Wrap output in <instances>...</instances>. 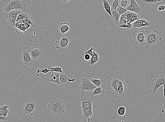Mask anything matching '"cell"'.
Returning <instances> with one entry per match:
<instances>
[{"instance_id": "obj_44", "label": "cell", "mask_w": 165, "mask_h": 122, "mask_svg": "<svg viewBox=\"0 0 165 122\" xmlns=\"http://www.w3.org/2000/svg\"><path fill=\"white\" fill-rule=\"evenodd\" d=\"M62 1L64 3H67L69 2L70 1H67V0H63Z\"/></svg>"}, {"instance_id": "obj_15", "label": "cell", "mask_w": 165, "mask_h": 122, "mask_svg": "<svg viewBox=\"0 0 165 122\" xmlns=\"http://www.w3.org/2000/svg\"><path fill=\"white\" fill-rule=\"evenodd\" d=\"M70 39L69 37L65 36H62L61 40L58 41H56L57 43L56 45V48L58 49L59 51H61L67 47L70 42Z\"/></svg>"}, {"instance_id": "obj_19", "label": "cell", "mask_w": 165, "mask_h": 122, "mask_svg": "<svg viewBox=\"0 0 165 122\" xmlns=\"http://www.w3.org/2000/svg\"><path fill=\"white\" fill-rule=\"evenodd\" d=\"M150 25V22L144 19H138L135 21L132 24V27L135 29L144 26H149Z\"/></svg>"}, {"instance_id": "obj_11", "label": "cell", "mask_w": 165, "mask_h": 122, "mask_svg": "<svg viewBox=\"0 0 165 122\" xmlns=\"http://www.w3.org/2000/svg\"><path fill=\"white\" fill-rule=\"evenodd\" d=\"M132 36L137 45L145 47V30H141L134 31L132 33Z\"/></svg>"}, {"instance_id": "obj_27", "label": "cell", "mask_w": 165, "mask_h": 122, "mask_svg": "<svg viewBox=\"0 0 165 122\" xmlns=\"http://www.w3.org/2000/svg\"><path fill=\"white\" fill-rule=\"evenodd\" d=\"M112 19H113L115 24L119 25V21L120 18V16L119 15L116 11H111Z\"/></svg>"}, {"instance_id": "obj_23", "label": "cell", "mask_w": 165, "mask_h": 122, "mask_svg": "<svg viewBox=\"0 0 165 122\" xmlns=\"http://www.w3.org/2000/svg\"><path fill=\"white\" fill-rule=\"evenodd\" d=\"M31 26L28 23H25L20 25L18 26H16V31L17 33H17L20 34V31H21V33H26V30L29 28Z\"/></svg>"}, {"instance_id": "obj_14", "label": "cell", "mask_w": 165, "mask_h": 122, "mask_svg": "<svg viewBox=\"0 0 165 122\" xmlns=\"http://www.w3.org/2000/svg\"><path fill=\"white\" fill-rule=\"evenodd\" d=\"M30 55L33 60H38L43 55V51L41 48L35 46L29 50Z\"/></svg>"}, {"instance_id": "obj_9", "label": "cell", "mask_w": 165, "mask_h": 122, "mask_svg": "<svg viewBox=\"0 0 165 122\" xmlns=\"http://www.w3.org/2000/svg\"><path fill=\"white\" fill-rule=\"evenodd\" d=\"M97 88L90 79L87 78H84L81 79L79 84V88L81 91H87L93 92Z\"/></svg>"}, {"instance_id": "obj_41", "label": "cell", "mask_w": 165, "mask_h": 122, "mask_svg": "<svg viewBox=\"0 0 165 122\" xmlns=\"http://www.w3.org/2000/svg\"><path fill=\"white\" fill-rule=\"evenodd\" d=\"M158 10L159 11H162L165 10V5H162L158 7Z\"/></svg>"}, {"instance_id": "obj_5", "label": "cell", "mask_w": 165, "mask_h": 122, "mask_svg": "<svg viewBox=\"0 0 165 122\" xmlns=\"http://www.w3.org/2000/svg\"><path fill=\"white\" fill-rule=\"evenodd\" d=\"M63 72L66 75L61 73L59 76L60 86L67 87L69 85L70 82H74L75 80V79L72 78L74 72L72 69L67 67L66 69H63Z\"/></svg>"}, {"instance_id": "obj_24", "label": "cell", "mask_w": 165, "mask_h": 122, "mask_svg": "<svg viewBox=\"0 0 165 122\" xmlns=\"http://www.w3.org/2000/svg\"><path fill=\"white\" fill-rule=\"evenodd\" d=\"M31 12H28L27 13H25L24 12L21 13L18 16L16 20V23L18 21L20 20H24L25 19H30L34 21V19L31 17Z\"/></svg>"}, {"instance_id": "obj_30", "label": "cell", "mask_w": 165, "mask_h": 122, "mask_svg": "<svg viewBox=\"0 0 165 122\" xmlns=\"http://www.w3.org/2000/svg\"><path fill=\"white\" fill-rule=\"evenodd\" d=\"M110 5L111 7V11H115L118 7L119 6L118 0H114L111 1H110Z\"/></svg>"}, {"instance_id": "obj_20", "label": "cell", "mask_w": 165, "mask_h": 122, "mask_svg": "<svg viewBox=\"0 0 165 122\" xmlns=\"http://www.w3.org/2000/svg\"><path fill=\"white\" fill-rule=\"evenodd\" d=\"M61 74L60 72H53L52 74L47 75V81L60 85L59 76Z\"/></svg>"}, {"instance_id": "obj_16", "label": "cell", "mask_w": 165, "mask_h": 122, "mask_svg": "<svg viewBox=\"0 0 165 122\" xmlns=\"http://www.w3.org/2000/svg\"><path fill=\"white\" fill-rule=\"evenodd\" d=\"M24 65L28 67H31L33 65L34 60L30 55L29 50H24L21 56Z\"/></svg>"}, {"instance_id": "obj_18", "label": "cell", "mask_w": 165, "mask_h": 122, "mask_svg": "<svg viewBox=\"0 0 165 122\" xmlns=\"http://www.w3.org/2000/svg\"><path fill=\"white\" fill-rule=\"evenodd\" d=\"M127 90V85L118 86L117 88V93L113 92L112 96L114 98H119L125 96Z\"/></svg>"}, {"instance_id": "obj_28", "label": "cell", "mask_w": 165, "mask_h": 122, "mask_svg": "<svg viewBox=\"0 0 165 122\" xmlns=\"http://www.w3.org/2000/svg\"><path fill=\"white\" fill-rule=\"evenodd\" d=\"M34 21H33L31 20L30 19H24V20H20L18 21L15 25V27L16 26L20 25L21 24H25V23H28L31 26L34 27L35 26V24L34 23Z\"/></svg>"}, {"instance_id": "obj_42", "label": "cell", "mask_w": 165, "mask_h": 122, "mask_svg": "<svg viewBox=\"0 0 165 122\" xmlns=\"http://www.w3.org/2000/svg\"><path fill=\"white\" fill-rule=\"evenodd\" d=\"M7 120L6 118L2 117L0 116V121H6Z\"/></svg>"}, {"instance_id": "obj_25", "label": "cell", "mask_w": 165, "mask_h": 122, "mask_svg": "<svg viewBox=\"0 0 165 122\" xmlns=\"http://www.w3.org/2000/svg\"><path fill=\"white\" fill-rule=\"evenodd\" d=\"M99 60L98 53L95 52L94 51L93 52V55L91 57V60L88 63L90 66H93Z\"/></svg>"}, {"instance_id": "obj_38", "label": "cell", "mask_w": 165, "mask_h": 122, "mask_svg": "<svg viewBox=\"0 0 165 122\" xmlns=\"http://www.w3.org/2000/svg\"><path fill=\"white\" fill-rule=\"evenodd\" d=\"M120 28H125L127 29H131L132 27V24H127L125 25L118 26Z\"/></svg>"}, {"instance_id": "obj_46", "label": "cell", "mask_w": 165, "mask_h": 122, "mask_svg": "<svg viewBox=\"0 0 165 122\" xmlns=\"http://www.w3.org/2000/svg\"><path fill=\"white\" fill-rule=\"evenodd\" d=\"M34 33V35H35V33L34 32V33Z\"/></svg>"}, {"instance_id": "obj_36", "label": "cell", "mask_w": 165, "mask_h": 122, "mask_svg": "<svg viewBox=\"0 0 165 122\" xmlns=\"http://www.w3.org/2000/svg\"><path fill=\"white\" fill-rule=\"evenodd\" d=\"M50 72H51V70H48L47 68H46L44 69V70H40V68H38V70H37V74H39V72H42V73L43 74H47L48 73Z\"/></svg>"}, {"instance_id": "obj_45", "label": "cell", "mask_w": 165, "mask_h": 122, "mask_svg": "<svg viewBox=\"0 0 165 122\" xmlns=\"http://www.w3.org/2000/svg\"><path fill=\"white\" fill-rule=\"evenodd\" d=\"M37 77H39V76H40V75H39V74H37Z\"/></svg>"}, {"instance_id": "obj_13", "label": "cell", "mask_w": 165, "mask_h": 122, "mask_svg": "<svg viewBox=\"0 0 165 122\" xmlns=\"http://www.w3.org/2000/svg\"><path fill=\"white\" fill-rule=\"evenodd\" d=\"M16 10H20L25 13L28 11L26 9V6L31 1L30 0H13Z\"/></svg>"}, {"instance_id": "obj_34", "label": "cell", "mask_w": 165, "mask_h": 122, "mask_svg": "<svg viewBox=\"0 0 165 122\" xmlns=\"http://www.w3.org/2000/svg\"><path fill=\"white\" fill-rule=\"evenodd\" d=\"M115 11L118 12V13L120 16H121L122 14L126 13L127 11V10L126 9H124L120 6L118 7Z\"/></svg>"}, {"instance_id": "obj_10", "label": "cell", "mask_w": 165, "mask_h": 122, "mask_svg": "<svg viewBox=\"0 0 165 122\" xmlns=\"http://www.w3.org/2000/svg\"><path fill=\"white\" fill-rule=\"evenodd\" d=\"M23 12L20 10L12 11L6 14L5 19L8 21L10 26H15L18 16Z\"/></svg>"}, {"instance_id": "obj_4", "label": "cell", "mask_w": 165, "mask_h": 122, "mask_svg": "<svg viewBox=\"0 0 165 122\" xmlns=\"http://www.w3.org/2000/svg\"><path fill=\"white\" fill-rule=\"evenodd\" d=\"M150 79L152 84L148 92L150 94H155L159 87L165 84V75L164 74L158 76L152 75Z\"/></svg>"}, {"instance_id": "obj_2", "label": "cell", "mask_w": 165, "mask_h": 122, "mask_svg": "<svg viewBox=\"0 0 165 122\" xmlns=\"http://www.w3.org/2000/svg\"><path fill=\"white\" fill-rule=\"evenodd\" d=\"M93 92L81 91L79 99L81 102V106L84 108H93V102L97 95H93Z\"/></svg>"}, {"instance_id": "obj_31", "label": "cell", "mask_w": 165, "mask_h": 122, "mask_svg": "<svg viewBox=\"0 0 165 122\" xmlns=\"http://www.w3.org/2000/svg\"><path fill=\"white\" fill-rule=\"evenodd\" d=\"M105 90L103 89L101 86H99L97 87L94 90L92 94H93V95H97L104 94L105 93Z\"/></svg>"}, {"instance_id": "obj_32", "label": "cell", "mask_w": 165, "mask_h": 122, "mask_svg": "<svg viewBox=\"0 0 165 122\" xmlns=\"http://www.w3.org/2000/svg\"><path fill=\"white\" fill-rule=\"evenodd\" d=\"M91 81L93 84H94L97 87L101 86V84L103 82V79H98L97 77H95L91 79Z\"/></svg>"}, {"instance_id": "obj_22", "label": "cell", "mask_w": 165, "mask_h": 122, "mask_svg": "<svg viewBox=\"0 0 165 122\" xmlns=\"http://www.w3.org/2000/svg\"><path fill=\"white\" fill-rule=\"evenodd\" d=\"M59 31L62 35L65 34L70 30L69 24L67 22L62 23L59 26Z\"/></svg>"}, {"instance_id": "obj_26", "label": "cell", "mask_w": 165, "mask_h": 122, "mask_svg": "<svg viewBox=\"0 0 165 122\" xmlns=\"http://www.w3.org/2000/svg\"><path fill=\"white\" fill-rule=\"evenodd\" d=\"M110 2L109 0H108V1L107 0H103V3L104 5L103 8L104 10L109 14L111 17H112V13L111 7L110 5Z\"/></svg>"}, {"instance_id": "obj_1", "label": "cell", "mask_w": 165, "mask_h": 122, "mask_svg": "<svg viewBox=\"0 0 165 122\" xmlns=\"http://www.w3.org/2000/svg\"><path fill=\"white\" fill-rule=\"evenodd\" d=\"M49 110L56 116H61L64 113L65 106L64 102L59 99L55 98L50 101L48 105Z\"/></svg>"}, {"instance_id": "obj_39", "label": "cell", "mask_w": 165, "mask_h": 122, "mask_svg": "<svg viewBox=\"0 0 165 122\" xmlns=\"http://www.w3.org/2000/svg\"><path fill=\"white\" fill-rule=\"evenodd\" d=\"M91 56H90L88 54H85L84 55V59L85 60L88 61V62H89L91 60Z\"/></svg>"}, {"instance_id": "obj_37", "label": "cell", "mask_w": 165, "mask_h": 122, "mask_svg": "<svg viewBox=\"0 0 165 122\" xmlns=\"http://www.w3.org/2000/svg\"><path fill=\"white\" fill-rule=\"evenodd\" d=\"M95 50V49L93 48H91L89 50L86 52H84L85 54H88L90 56L92 57L93 55V52L94 50Z\"/></svg>"}, {"instance_id": "obj_43", "label": "cell", "mask_w": 165, "mask_h": 122, "mask_svg": "<svg viewBox=\"0 0 165 122\" xmlns=\"http://www.w3.org/2000/svg\"><path fill=\"white\" fill-rule=\"evenodd\" d=\"M164 96L165 97V84L164 85Z\"/></svg>"}, {"instance_id": "obj_29", "label": "cell", "mask_w": 165, "mask_h": 122, "mask_svg": "<svg viewBox=\"0 0 165 122\" xmlns=\"http://www.w3.org/2000/svg\"><path fill=\"white\" fill-rule=\"evenodd\" d=\"M130 3V0H119V6L124 9L127 8Z\"/></svg>"}, {"instance_id": "obj_21", "label": "cell", "mask_w": 165, "mask_h": 122, "mask_svg": "<svg viewBox=\"0 0 165 122\" xmlns=\"http://www.w3.org/2000/svg\"><path fill=\"white\" fill-rule=\"evenodd\" d=\"M145 4L149 5V6L154 7V8H157L161 5H165V0H149V1H143Z\"/></svg>"}, {"instance_id": "obj_35", "label": "cell", "mask_w": 165, "mask_h": 122, "mask_svg": "<svg viewBox=\"0 0 165 122\" xmlns=\"http://www.w3.org/2000/svg\"><path fill=\"white\" fill-rule=\"evenodd\" d=\"M126 110L125 107L121 106L118 109V113L120 116H122L125 115V114Z\"/></svg>"}, {"instance_id": "obj_12", "label": "cell", "mask_w": 165, "mask_h": 122, "mask_svg": "<svg viewBox=\"0 0 165 122\" xmlns=\"http://www.w3.org/2000/svg\"><path fill=\"white\" fill-rule=\"evenodd\" d=\"M16 10L13 0L10 1L5 8L0 9V19H5L6 14L12 11Z\"/></svg>"}, {"instance_id": "obj_40", "label": "cell", "mask_w": 165, "mask_h": 122, "mask_svg": "<svg viewBox=\"0 0 165 122\" xmlns=\"http://www.w3.org/2000/svg\"><path fill=\"white\" fill-rule=\"evenodd\" d=\"M4 105V104H2L1 105H0V116H2V117H4L3 111Z\"/></svg>"}, {"instance_id": "obj_6", "label": "cell", "mask_w": 165, "mask_h": 122, "mask_svg": "<svg viewBox=\"0 0 165 122\" xmlns=\"http://www.w3.org/2000/svg\"><path fill=\"white\" fill-rule=\"evenodd\" d=\"M77 114L79 119L83 122H90V118H93V108H84L82 107L78 108Z\"/></svg>"}, {"instance_id": "obj_7", "label": "cell", "mask_w": 165, "mask_h": 122, "mask_svg": "<svg viewBox=\"0 0 165 122\" xmlns=\"http://www.w3.org/2000/svg\"><path fill=\"white\" fill-rule=\"evenodd\" d=\"M37 107L36 103L33 99H27L23 105L22 110L28 116H33Z\"/></svg>"}, {"instance_id": "obj_3", "label": "cell", "mask_w": 165, "mask_h": 122, "mask_svg": "<svg viewBox=\"0 0 165 122\" xmlns=\"http://www.w3.org/2000/svg\"><path fill=\"white\" fill-rule=\"evenodd\" d=\"M159 32L155 30L150 31L148 30H145V47L148 48L153 46L159 40L162 39L159 35Z\"/></svg>"}, {"instance_id": "obj_33", "label": "cell", "mask_w": 165, "mask_h": 122, "mask_svg": "<svg viewBox=\"0 0 165 122\" xmlns=\"http://www.w3.org/2000/svg\"><path fill=\"white\" fill-rule=\"evenodd\" d=\"M10 113V109L9 106L4 105V106L3 114L4 117L6 118L7 116L9 115Z\"/></svg>"}, {"instance_id": "obj_8", "label": "cell", "mask_w": 165, "mask_h": 122, "mask_svg": "<svg viewBox=\"0 0 165 122\" xmlns=\"http://www.w3.org/2000/svg\"><path fill=\"white\" fill-rule=\"evenodd\" d=\"M120 77L119 73L117 72L113 77H110L109 76L106 77L108 89L114 90V93H118L117 88L118 87V82L120 81Z\"/></svg>"}, {"instance_id": "obj_17", "label": "cell", "mask_w": 165, "mask_h": 122, "mask_svg": "<svg viewBox=\"0 0 165 122\" xmlns=\"http://www.w3.org/2000/svg\"><path fill=\"white\" fill-rule=\"evenodd\" d=\"M130 5L126 8L127 11H130L137 14L140 16L142 9L135 0H130Z\"/></svg>"}]
</instances>
